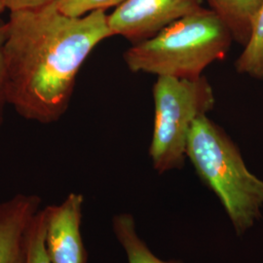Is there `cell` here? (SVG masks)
Wrapping results in <instances>:
<instances>
[{
  "label": "cell",
  "instance_id": "52a82bcc",
  "mask_svg": "<svg viewBox=\"0 0 263 263\" xmlns=\"http://www.w3.org/2000/svg\"><path fill=\"white\" fill-rule=\"evenodd\" d=\"M40 204L36 195L25 194L0 203V263H25L28 230Z\"/></svg>",
  "mask_w": 263,
  "mask_h": 263
},
{
  "label": "cell",
  "instance_id": "7c38bea8",
  "mask_svg": "<svg viewBox=\"0 0 263 263\" xmlns=\"http://www.w3.org/2000/svg\"><path fill=\"white\" fill-rule=\"evenodd\" d=\"M125 0H56L58 10L69 17H83L94 11L118 7Z\"/></svg>",
  "mask_w": 263,
  "mask_h": 263
},
{
  "label": "cell",
  "instance_id": "9a60e30c",
  "mask_svg": "<svg viewBox=\"0 0 263 263\" xmlns=\"http://www.w3.org/2000/svg\"><path fill=\"white\" fill-rule=\"evenodd\" d=\"M6 9V7H5V3H4V0H0V14L4 11V10Z\"/></svg>",
  "mask_w": 263,
  "mask_h": 263
},
{
  "label": "cell",
  "instance_id": "4fadbf2b",
  "mask_svg": "<svg viewBox=\"0 0 263 263\" xmlns=\"http://www.w3.org/2000/svg\"><path fill=\"white\" fill-rule=\"evenodd\" d=\"M7 35V24L0 25V113L2 105L7 103L6 99V76L4 62V42Z\"/></svg>",
  "mask_w": 263,
  "mask_h": 263
},
{
  "label": "cell",
  "instance_id": "8fae6325",
  "mask_svg": "<svg viewBox=\"0 0 263 263\" xmlns=\"http://www.w3.org/2000/svg\"><path fill=\"white\" fill-rule=\"evenodd\" d=\"M46 215L45 210H39L33 217L28 233L25 263H51L45 246Z\"/></svg>",
  "mask_w": 263,
  "mask_h": 263
},
{
  "label": "cell",
  "instance_id": "3957f363",
  "mask_svg": "<svg viewBox=\"0 0 263 263\" xmlns=\"http://www.w3.org/2000/svg\"><path fill=\"white\" fill-rule=\"evenodd\" d=\"M186 156L198 176L223 205L242 235L261 217L263 181L247 168L235 143L207 115L193 123Z\"/></svg>",
  "mask_w": 263,
  "mask_h": 263
},
{
  "label": "cell",
  "instance_id": "ba28073f",
  "mask_svg": "<svg viewBox=\"0 0 263 263\" xmlns=\"http://www.w3.org/2000/svg\"><path fill=\"white\" fill-rule=\"evenodd\" d=\"M230 30L233 40L246 46L263 0H205Z\"/></svg>",
  "mask_w": 263,
  "mask_h": 263
},
{
  "label": "cell",
  "instance_id": "30bf717a",
  "mask_svg": "<svg viewBox=\"0 0 263 263\" xmlns=\"http://www.w3.org/2000/svg\"><path fill=\"white\" fill-rule=\"evenodd\" d=\"M235 66L239 73L263 79V3L254 19L250 40Z\"/></svg>",
  "mask_w": 263,
  "mask_h": 263
},
{
  "label": "cell",
  "instance_id": "6da1fadb",
  "mask_svg": "<svg viewBox=\"0 0 263 263\" xmlns=\"http://www.w3.org/2000/svg\"><path fill=\"white\" fill-rule=\"evenodd\" d=\"M107 18L104 10L69 17L55 2L11 12L4 42L7 103L29 120L56 121L87 57L113 36Z\"/></svg>",
  "mask_w": 263,
  "mask_h": 263
},
{
  "label": "cell",
  "instance_id": "9c48e42d",
  "mask_svg": "<svg viewBox=\"0 0 263 263\" xmlns=\"http://www.w3.org/2000/svg\"><path fill=\"white\" fill-rule=\"evenodd\" d=\"M113 231L119 243L122 245L129 263H182L180 261H163L151 253L148 247L137 234L134 217L121 214L113 217Z\"/></svg>",
  "mask_w": 263,
  "mask_h": 263
},
{
  "label": "cell",
  "instance_id": "5bb4252c",
  "mask_svg": "<svg viewBox=\"0 0 263 263\" xmlns=\"http://www.w3.org/2000/svg\"><path fill=\"white\" fill-rule=\"evenodd\" d=\"M56 0H4L6 9L10 12L20 10L36 9L54 3Z\"/></svg>",
  "mask_w": 263,
  "mask_h": 263
},
{
  "label": "cell",
  "instance_id": "277c9868",
  "mask_svg": "<svg viewBox=\"0 0 263 263\" xmlns=\"http://www.w3.org/2000/svg\"><path fill=\"white\" fill-rule=\"evenodd\" d=\"M154 125L149 156L159 173L182 167L193 123L215 105L206 77L180 79L158 76L153 87Z\"/></svg>",
  "mask_w": 263,
  "mask_h": 263
},
{
  "label": "cell",
  "instance_id": "8992f818",
  "mask_svg": "<svg viewBox=\"0 0 263 263\" xmlns=\"http://www.w3.org/2000/svg\"><path fill=\"white\" fill-rule=\"evenodd\" d=\"M84 199L70 193L60 205L44 208L46 215L45 246L51 263H87L80 226Z\"/></svg>",
  "mask_w": 263,
  "mask_h": 263
},
{
  "label": "cell",
  "instance_id": "5b68a950",
  "mask_svg": "<svg viewBox=\"0 0 263 263\" xmlns=\"http://www.w3.org/2000/svg\"><path fill=\"white\" fill-rule=\"evenodd\" d=\"M204 1L125 0L108 16V26L112 35L127 38L135 44L203 8Z\"/></svg>",
  "mask_w": 263,
  "mask_h": 263
},
{
  "label": "cell",
  "instance_id": "7a4b0ae2",
  "mask_svg": "<svg viewBox=\"0 0 263 263\" xmlns=\"http://www.w3.org/2000/svg\"><path fill=\"white\" fill-rule=\"evenodd\" d=\"M233 41L216 13L201 8L175 22L153 37L133 44L124 55L133 72L195 79L222 60Z\"/></svg>",
  "mask_w": 263,
  "mask_h": 263
}]
</instances>
